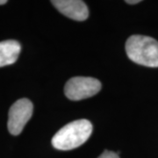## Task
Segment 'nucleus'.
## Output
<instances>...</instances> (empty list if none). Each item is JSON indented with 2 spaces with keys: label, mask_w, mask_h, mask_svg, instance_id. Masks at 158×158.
Instances as JSON below:
<instances>
[{
  "label": "nucleus",
  "mask_w": 158,
  "mask_h": 158,
  "mask_svg": "<svg viewBox=\"0 0 158 158\" xmlns=\"http://www.w3.org/2000/svg\"><path fill=\"white\" fill-rule=\"evenodd\" d=\"M92 125L87 119H78L65 125L52 138V145L58 150H71L89 139Z\"/></svg>",
  "instance_id": "nucleus-1"
},
{
  "label": "nucleus",
  "mask_w": 158,
  "mask_h": 158,
  "mask_svg": "<svg viewBox=\"0 0 158 158\" xmlns=\"http://www.w3.org/2000/svg\"><path fill=\"white\" fill-rule=\"evenodd\" d=\"M126 52L131 61L150 68L158 67V41L144 35H133L126 42Z\"/></svg>",
  "instance_id": "nucleus-2"
},
{
  "label": "nucleus",
  "mask_w": 158,
  "mask_h": 158,
  "mask_svg": "<svg viewBox=\"0 0 158 158\" xmlns=\"http://www.w3.org/2000/svg\"><path fill=\"white\" fill-rule=\"evenodd\" d=\"M101 90V83L96 78L75 77L69 80L64 87V93L69 99L78 101L96 95Z\"/></svg>",
  "instance_id": "nucleus-3"
},
{
  "label": "nucleus",
  "mask_w": 158,
  "mask_h": 158,
  "mask_svg": "<svg viewBox=\"0 0 158 158\" xmlns=\"http://www.w3.org/2000/svg\"><path fill=\"white\" fill-rule=\"evenodd\" d=\"M34 106L27 98L15 102L9 110L7 127L12 135H19L33 115Z\"/></svg>",
  "instance_id": "nucleus-4"
},
{
  "label": "nucleus",
  "mask_w": 158,
  "mask_h": 158,
  "mask_svg": "<svg viewBox=\"0 0 158 158\" xmlns=\"http://www.w3.org/2000/svg\"><path fill=\"white\" fill-rule=\"evenodd\" d=\"M51 3L61 13L74 20L83 21L89 16L88 7L81 0H53Z\"/></svg>",
  "instance_id": "nucleus-5"
},
{
  "label": "nucleus",
  "mask_w": 158,
  "mask_h": 158,
  "mask_svg": "<svg viewBox=\"0 0 158 158\" xmlns=\"http://www.w3.org/2000/svg\"><path fill=\"white\" fill-rule=\"evenodd\" d=\"M21 51V45L14 40L0 42V68L13 64L18 60Z\"/></svg>",
  "instance_id": "nucleus-6"
},
{
  "label": "nucleus",
  "mask_w": 158,
  "mask_h": 158,
  "mask_svg": "<svg viewBox=\"0 0 158 158\" xmlns=\"http://www.w3.org/2000/svg\"><path fill=\"white\" fill-rule=\"evenodd\" d=\"M98 158H119L117 153L109 151V150H105L102 153L101 156H99Z\"/></svg>",
  "instance_id": "nucleus-7"
},
{
  "label": "nucleus",
  "mask_w": 158,
  "mask_h": 158,
  "mask_svg": "<svg viewBox=\"0 0 158 158\" xmlns=\"http://www.w3.org/2000/svg\"><path fill=\"white\" fill-rule=\"evenodd\" d=\"M140 2H141L140 0H135V1L127 0V1H126V3H127V4H129V5H135V4H138V3H140Z\"/></svg>",
  "instance_id": "nucleus-8"
},
{
  "label": "nucleus",
  "mask_w": 158,
  "mask_h": 158,
  "mask_svg": "<svg viewBox=\"0 0 158 158\" xmlns=\"http://www.w3.org/2000/svg\"><path fill=\"white\" fill-rule=\"evenodd\" d=\"M7 3V1L6 0H0V6H2V5H5Z\"/></svg>",
  "instance_id": "nucleus-9"
}]
</instances>
